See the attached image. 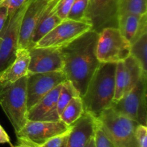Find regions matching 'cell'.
<instances>
[{"mask_svg": "<svg viewBox=\"0 0 147 147\" xmlns=\"http://www.w3.org/2000/svg\"><path fill=\"white\" fill-rule=\"evenodd\" d=\"M98 32L93 29L60 49L63 60V73L79 92L84 95L88 84L100 65L96 57Z\"/></svg>", "mask_w": 147, "mask_h": 147, "instance_id": "6da1fadb", "label": "cell"}, {"mask_svg": "<svg viewBox=\"0 0 147 147\" xmlns=\"http://www.w3.org/2000/svg\"><path fill=\"white\" fill-rule=\"evenodd\" d=\"M116 65V63H100L81 97L84 111L95 118L113 103Z\"/></svg>", "mask_w": 147, "mask_h": 147, "instance_id": "7a4b0ae2", "label": "cell"}, {"mask_svg": "<svg viewBox=\"0 0 147 147\" xmlns=\"http://www.w3.org/2000/svg\"><path fill=\"white\" fill-rule=\"evenodd\" d=\"M26 84L27 76L9 86H0V106L15 133L28 121Z\"/></svg>", "mask_w": 147, "mask_h": 147, "instance_id": "3957f363", "label": "cell"}, {"mask_svg": "<svg viewBox=\"0 0 147 147\" xmlns=\"http://www.w3.org/2000/svg\"><path fill=\"white\" fill-rule=\"evenodd\" d=\"M98 122L116 147H139L136 129L139 123L115 111L111 107L103 111Z\"/></svg>", "mask_w": 147, "mask_h": 147, "instance_id": "277c9868", "label": "cell"}, {"mask_svg": "<svg viewBox=\"0 0 147 147\" xmlns=\"http://www.w3.org/2000/svg\"><path fill=\"white\" fill-rule=\"evenodd\" d=\"M131 43L123 37L118 27L103 29L98 34L96 57L100 63H117L130 56Z\"/></svg>", "mask_w": 147, "mask_h": 147, "instance_id": "5b68a950", "label": "cell"}, {"mask_svg": "<svg viewBox=\"0 0 147 147\" xmlns=\"http://www.w3.org/2000/svg\"><path fill=\"white\" fill-rule=\"evenodd\" d=\"M147 75H142L136 86L111 107L139 124H147Z\"/></svg>", "mask_w": 147, "mask_h": 147, "instance_id": "8992f818", "label": "cell"}, {"mask_svg": "<svg viewBox=\"0 0 147 147\" xmlns=\"http://www.w3.org/2000/svg\"><path fill=\"white\" fill-rule=\"evenodd\" d=\"M70 127L60 120L57 121L28 120L15 134L18 144L36 147L54 136L65 133Z\"/></svg>", "mask_w": 147, "mask_h": 147, "instance_id": "52a82bcc", "label": "cell"}, {"mask_svg": "<svg viewBox=\"0 0 147 147\" xmlns=\"http://www.w3.org/2000/svg\"><path fill=\"white\" fill-rule=\"evenodd\" d=\"M90 30L92 25L87 22L65 19L39 40L33 47L60 49Z\"/></svg>", "mask_w": 147, "mask_h": 147, "instance_id": "ba28073f", "label": "cell"}, {"mask_svg": "<svg viewBox=\"0 0 147 147\" xmlns=\"http://www.w3.org/2000/svg\"><path fill=\"white\" fill-rule=\"evenodd\" d=\"M29 1L30 0H26L12 17L8 19L0 34V72L5 69L15 57L22 21Z\"/></svg>", "mask_w": 147, "mask_h": 147, "instance_id": "9c48e42d", "label": "cell"}, {"mask_svg": "<svg viewBox=\"0 0 147 147\" xmlns=\"http://www.w3.org/2000/svg\"><path fill=\"white\" fill-rule=\"evenodd\" d=\"M119 4V0H89L86 21L98 33L106 27H117Z\"/></svg>", "mask_w": 147, "mask_h": 147, "instance_id": "30bf717a", "label": "cell"}, {"mask_svg": "<svg viewBox=\"0 0 147 147\" xmlns=\"http://www.w3.org/2000/svg\"><path fill=\"white\" fill-rule=\"evenodd\" d=\"M65 80L66 77L63 72L27 75L26 90L28 110Z\"/></svg>", "mask_w": 147, "mask_h": 147, "instance_id": "8fae6325", "label": "cell"}, {"mask_svg": "<svg viewBox=\"0 0 147 147\" xmlns=\"http://www.w3.org/2000/svg\"><path fill=\"white\" fill-rule=\"evenodd\" d=\"M147 75L132 56L116 63L115 71V95L113 102L120 100L138 83L142 75Z\"/></svg>", "mask_w": 147, "mask_h": 147, "instance_id": "7c38bea8", "label": "cell"}, {"mask_svg": "<svg viewBox=\"0 0 147 147\" xmlns=\"http://www.w3.org/2000/svg\"><path fill=\"white\" fill-rule=\"evenodd\" d=\"M30 52L28 75L63 71V60L60 49L32 47Z\"/></svg>", "mask_w": 147, "mask_h": 147, "instance_id": "4fadbf2b", "label": "cell"}, {"mask_svg": "<svg viewBox=\"0 0 147 147\" xmlns=\"http://www.w3.org/2000/svg\"><path fill=\"white\" fill-rule=\"evenodd\" d=\"M50 0H30L20 28L18 48L32 49L31 40L42 14Z\"/></svg>", "mask_w": 147, "mask_h": 147, "instance_id": "5bb4252c", "label": "cell"}, {"mask_svg": "<svg viewBox=\"0 0 147 147\" xmlns=\"http://www.w3.org/2000/svg\"><path fill=\"white\" fill-rule=\"evenodd\" d=\"M62 83L56 86L27 112L30 121H60L57 110V101Z\"/></svg>", "mask_w": 147, "mask_h": 147, "instance_id": "9a60e30c", "label": "cell"}, {"mask_svg": "<svg viewBox=\"0 0 147 147\" xmlns=\"http://www.w3.org/2000/svg\"><path fill=\"white\" fill-rule=\"evenodd\" d=\"M96 118L87 112L75 122L70 128L66 147H85L94 135Z\"/></svg>", "mask_w": 147, "mask_h": 147, "instance_id": "2e32d148", "label": "cell"}, {"mask_svg": "<svg viewBox=\"0 0 147 147\" xmlns=\"http://www.w3.org/2000/svg\"><path fill=\"white\" fill-rule=\"evenodd\" d=\"M30 52L25 48H18L14 60L0 72V86H6L15 83L28 75Z\"/></svg>", "mask_w": 147, "mask_h": 147, "instance_id": "e0dca14e", "label": "cell"}, {"mask_svg": "<svg viewBox=\"0 0 147 147\" xmlns=\"http://www.w3.org/2000/svg\"><path fill=\"white\" fill-rule=\"evenodd\" d=\"M117 27L122 35L132 44L144 33L147 32L146 14H120L118 16Z\"/></svg>", "mask_w": 147, "mask_h": 147, "instance_id": "ac0fdd59", "label": "cell"}, {"mask_svg": "<svg viewBox=\"0 0 147 147\" xmlns=\"http://www.w3.org/2000/svg\"><path fill=\"white\" fill-rule=\"evenodd\" d=\"M59 0H50L40 17L32 37V48L45 35L56 27L62 20L56 14V7Z\"/></svg>", "mask_w": 147, "mask_h": 147, "instance_id": "d6986e66", "label": "cell"}, {"mask_svg": "<svg viewBox=\"0 0 147 147\" xmlns=\"http://www.w3.org/2000/svg\"><path fill=\"white\" fill-rule=\"evenodd\" d=\"M83 100L80 96L74 97L65 106L60 115V120L71 126L84 113Z\"/></svg>", "mask_w": 147, "mask_h": 147, "instance_id": "ffe728a7", "label": "cell"}, {"mask_svg": "<svg viewBox=\"0 0 147 147\" xmlns=\"http://www.w3.org/2000/svg\"><path fill=\"white\" fill-rule=\"evenodd\" d=\"M147 32L131 44L130 55L139 63L142 70L147 73Z\"/></svg>", "mask_w": 147, "mask_h": 147, "instance_id": "44dd1931", "label": "cell"}, {"mask_svg": "<svg viewBox=\"0 0 147 147\" xmlns=\"http://www.w3.org/2000/svg\"><path fill=\"white\" fill-rule=\"evenodd\" d=\"M79 96V92L70 80L66 79L62 83L61 89L59 93L57 101V110L59 116L69 102L74 97Z\"/></svg>", "mask_w": 147, "mask_h": 147, "instance_id": "7402d4cb", "label": "cell"}, {"mask_svg": "<svg viewBox=\"0 0 147 147\" xmlns=\"http://www.w3.org/2000/svg\"><path fill=\"white\" fill-rule=\"evenodd\" d=\"M146 12L147 0H119L118 16L126 13L142 15Z\"/></svg>", "mask_w": 147, "mask_h": 147, "instance_id": "603a6c76", "label": "cell"}, {"mask_svg": "<svg viewBox=\"0 0 147 147\" xmlns=\"http://www.w3.org/2000/svg\"><path fill=\"white\" fill-rule=\"evenodd\" d=\"M88 2L89 0H74L67 19L76 21L86 22L85 16Z\"/></svg>", "mask_w": 147, "mask_h": 147, "instance_id": "cb8c5ba5", "label": "cell"}, {"mask_svg": "<svg viewBox=\"0 0 147 147\" xmlns=\"http://www.w3.org/2000/svg\"><path fill=\"white\" fill-rule=\"evenodd\" d=\"M96 126L94 132L95 147H116L100 126L96 118Z\"/></svg>", "mask_w": 147, "mask_h": 147, "instance_id": "d4e9b609", "label": "cell"}, {"mask_svg": "<svg viewBox=\"0 0 147 147\" xmlns=\"http://www.w3.org/2000/svg\"><path fill=\"white\" fill-rule=\"evenodd\" d=\"M71 128V127H70ZM70 129L65 133L54 136L48 141L36 147H66L67 138L70 134Z\"/></svg>", "mask_w": 147, "mask_h": 147, "instance_id": "484cf974", "label": "cell"}, {"mask_svg": "<svg viewBox=\"0 0 147 147\" xmlns=\"http://www.w3.org/2000/svg\"><path fill=\"white\" fill-rule=\"evenodd\" d=\"M74 0H59L56 7V14L61 20L67 19Z\"/></svg>", "mask_w": 147, "mask_h": 147, "instance_id": "4316f807", "label": "cell"}, {"mask_svg": "<svg viewBox=\"0 0 147 147\" xmlns=\"http://www.w3.org/2000/svg\"><path fill=\"white\" fill-rule=\"evenodd\" d=\"M25 1L26 0H3L0 5L7 7L9 18H10L22 7Z\"/></svg>", "mask_w": 147, "mask_h": 147, "instance_id": "83f0119b", "label": "cell"}, {"mask_svg": "<svg viewBox=\"0 0 147 147\" xmlns=\"http://www.w3.org/2000/svg\"><path fill=\"white\" fill-rule=\"evenodd\" d=\"M136 140L139 147H147V127L146 126L138 124L136 132Z\"/></svg>", "mask_w": 147, "mask_h": 147, "instance_id": "f1b7e54d", "label": "cell"}, {"mask_svg": "<svg viewBox=\"0 0 147 147\" xmlns=\"http://www.w3.org/2000/svg\"><path fill=\"white\" fill-rule=\"evenodd\" d=\"M8 19V11H7V7L0 5V34L4 30V27H5Z\"/></svg>", "mask_w": 147, "mask_h": 147, "instance_id": "f546056e", "label": "cell"}, {"mask_svg": "<svg viewBox=\"0 0 147 147\" xmlns=\"http://www.w3.org/2000/svg\"><path fill=\"white\" fill-rule=\"evenodd\" d=\"M0 144H9L10 146H12L9 136L1 124H0Z\"/></svg>", "mask_w": 147, "mask_h": 147, "instance_id": "4dcf8cb0", "label": "cell"}, {"mask_svg": "<svg viewBox=\"0 0 147 147\" xmlns=\"http://www.w3.org/2000/svg\"><path fill=\"white\" fill-rule=\"evenodd\" d=\"M93 136H94V135H93ZM85 147H95L94 137H93V136L90 139V141L88 142V144L86 145V146Z\"/></svg>", "mask_w": 147, "mask_h": 147, "instance_id": "1f68e13d", "label": "cell"}, {"mask_svg": "<svg viewBox=\"0 0 147 147\" xmlns=\"http://www.w3.org/2000/svg\"><path fill=\"white\" fill-rule=\"evenodd\" d=\"M11 147H30V146H27V145L22 144H18L15 145V146H14V145H12V146H11Z\"/></svg>", "mask_w": 147, "mask_h": 147, "instance_id": "d6a6232c", "label": "cell"}, {"mask_svg": "<svg viewBox=\"0 0 147 147\" xmlns=\"http://www.w3.org/2000/svg\"><path fill=\"white\" fill-rule=\"evenodd\" d=\"M2 1H3V0H0V4H1V3L2 2Z\"/></svg>", "mask_w": 147, "mask_h": 147, "instance_id": "836d02e7", "label": "cell"}]
</instances>
